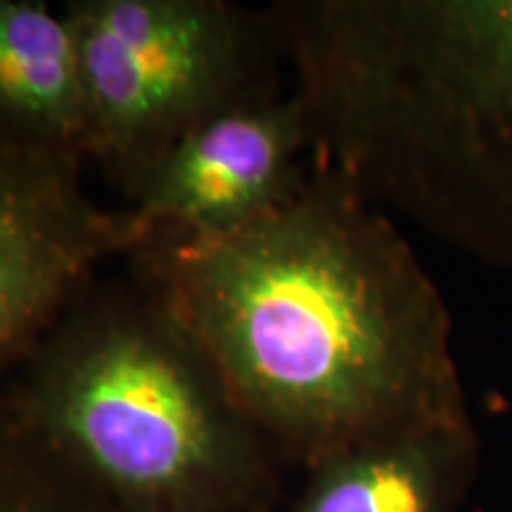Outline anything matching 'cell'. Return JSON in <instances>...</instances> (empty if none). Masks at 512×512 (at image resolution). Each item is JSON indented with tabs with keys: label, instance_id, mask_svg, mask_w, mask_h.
I'll list each match as a JSON object with an SVG mask.
<instances>
[{
	"label": "cell",
	"instance_id": "6da1fadb",
	"mask_svg": "<svg viewBox=\"0 0 512 512\" xmlns=\"http://www.w3.org/2000/svg\"><path fill=\"white\" fill-rule=\"evenodd\" d=\"M128 259L285 465L472 418L439 285L396 219L316 164L252 226Z\"/></svg>",
	"mask_w": 512,
	"mask_h": 512
},
{
	"label": "cell",
	"instance_id": "7a4b0ae2",
	"mask_svg": "<svg viewBox=\"0 0 512 512\" xmlns=\"http://www.w3.org/2000/svg\"><path fill=\"white\" fill-rule=\"evenodd\" d=\"M311 164L512 271V0L268 5Z\"/></svg>",
	"mask_w": 512,
	"mask_h": 512
},
{
	"label": "cell",
	"instance_id": "3957f363",
	"mask_svg": "<svg viewBox=\"0 0 512 512\" xmlns=\"http://www.w3.org/2000/svg\"><path fill=\"white\" fill-rule=\"evenodd\" d=\"M121 512H271L278 458L150 287L91 283L0 387Z\"/></svg>",
	"mask_w": 512,
	"mask_h": 512
},
{
	"label": "cell",
	"instance_id": "277c9868",
	"mask_svg": "<svg viewBox=\"0 0 512 512\" xmlns=\"http://www.w3.org/2000/svg\"><path fill=\"white\" fill-rule=\"evenodd\" d=\"M79 46L86 162L136 192L190 131L285 93L268 8L228 0H69Z\"/></svg>",
	"mask_w": 512,
	"mask_h": 512
},
{
	"label": "cell",
	"instance_id": "5b68a950",
	"mask_svg": "<svg viewBox=\"0 0 512 512\" xmlns=\"http://www.w3.org/2000/svg\"><path fill=\"white\" fill-rule=\"evenodd\" d=\"M309 171V138L290 88L223 112L178 140L117 207L126 256L152 238L238 233L290 202Z\"/></svg>",
	"mask_w": 512,
	"mask_h": 512
},
{
	"label": "cell",
	"instance_id": "8992f818",
	"mask_svg": "<svg viewBox=\"0 0 512 512\" xmlns=\"http://www.w3.org/2000/svg\"><path fill=\"white\" fill-rule=\"evenodd\" d=\"M81 169L0 147V387L102 261L126 256L119 211L93 202Z\"/></svg>",
	"mask_w": 512,
	"mask_h": 512
},
{
	"label": "cell",
	"instance_id": "52a82bcc",
	"mask_svg": "<svg viewBox=\"0 0 512 512\" xmlns=\"http://www.w3.org/2000/svg\"><path fill=\"white\" fill-rule=\"evenodd\" d=\"M479 470L475 418L422 427L313 465L280 512H463Z\"/></svg>",
	"mask_w": 512,
	"mask_h": 512
},
{
	"label": "cell",
	"instance_id": "ba28073f",
	"mask_svg": "<svg viewBox=\"0 0 512 512\" xmlns=\"http://www.w3.org/2000/svg\"><path fill=\"white\" fill-rule=\"evenodd\" d=\"M0 147L86 164L79 46L43 0H0Z\"/></svg>",
	"mask_w": 512,
	"mask_h": 512
},
{
	"label": "cell",
	"instance_id": "9c48e42d",
	"mask_svg": "<svg viewBox=\"0 0 512 512\" xmlns=\"http://www.w3.org/2000/svg\"><path fill=\"white\" fill-rule=\"evenodd\" d=\"M0 512H121L41 437L0 413Z\"/></svg>",
	"mask_w": 512,
	"mask_h": 512
}]
</instances>
